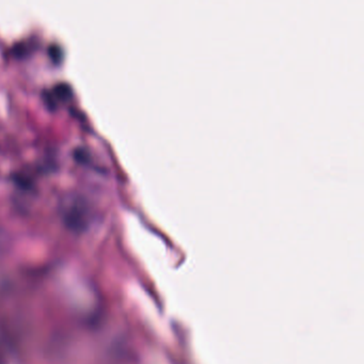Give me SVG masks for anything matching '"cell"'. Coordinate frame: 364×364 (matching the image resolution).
Listing matches in <instances>:
<instances>
[{
  "instance_id": "6da1fadb",
  "label": "cell",
  "mask_w": 364,
  "mask_h": 364,
  "mask_svg": "<svg viewBox=\"0 0 364 364\" xmlns=\"http://www.w3.org/2000/svg\"><path fill=\"white\" fill-rule=\"evenodd\" d=\"M63 222L73 231L86 230L92 217V208L86 196L78 192L64 194L59 203Z\"/></svg>"
},
{
  "instance_id": "7a4b0ae2",
  "label": "cell",
  "mask_w": 364,
  "mask_h": 364,
  "mask_svg": "<svg viewBox=\"0 0 364 364\" xmlns=\"http://www.w3.org/2000/svg\"><path fill=\"white\" fill-rule=\"evenodd\" d=\"M46 101L51 104V106L56 105V100L58 101H66L72 96V89L67 83H57L50 91L46 92Z\"/></svg>"
},
{
  "instance_id": "3957f363",
  "label": "cell",
  "mask_w": 364,
  "mask_h": 364,
  "mask_svg": "<svg viewBox=\"0 0 364 364\" xmlns=\"http://www.w3.org/2000/svg\"><path fill=\"white\" fill-rule=\"evenodd\" d=\"M49 55L51 56L54 61H59L61 59V49L57 45H51L49 47Z\"/></svg>"
}]
</instances>
